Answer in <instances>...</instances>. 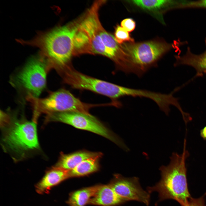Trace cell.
<instances>
[{"instance_id": "1", "label": "cell", "mask_w": 206, "mask_h": 206, "mask_svg": "<svg viewBox=\"0 0 206 206\" xmlns=\"http://www.w3.org/2000/svg\"><path fill=\"white\" fill-rule=\"evenodd\" d=\"M78 20L39 32L33 39H18L23 44L35 46L40 51L39 56L45 61L49 70L54 69L59 73L71 65L73 56L74 38Z\"/></svg>"}, {"instance_id": "2", "label": "cell", "mask_w": 206, "mask_h": 206, "mask_svg": "<svg viewBox=\"0 0 206 206\" xmlns=\"http://www.w3.org/2000/svg\"><path fill=\"white\" fill-rule=\"evenodd\" d=\"M36 122L4 112L1 114L2 146L15 161L25 158L30 152L39 149Z\"/></svg>"}, {"instance_id": "3", "label": "cell", "mask_w": 206, "mask_h": 206, "mask_svg": "<svg viewBox=\"0 0 206 206\" xmlns=\"http://www.w3.org/2000/svg\"><path fill=\"white\" fill-rule=\"evenodd\" d=\"M186 143L185 139L182 154L173 153L169 164L160 167V180L154 185L147 188L149 193L153 192L158 193L159 201L172 199L181 205L191 197L187 182L185 161L189 154L186 149Z\"/></svg>"}, {"instance_id": "4", "label": "cell", "mask_w": 206, "mask_h": 206, "mask_svg": "<svg viewBox=\"0 0 206 206\" xmlns=\"http://www.w3.org/2000/svg\"><path fill=\"white\" fill-rule=\"evenodd\" d=\"M127 57L125 73L142 76L173 45L164 41L153 40L121 44Z\"/></svg>"}, {"instance_id": "5", "label": "cell", "mask_w": 206, "mask_h": 206, "mask_svg": "<svg viewBox=\"0 0 206 206\" xmlns=\"http://www.w3.org/2000/svg\"><path fill=\"white\" fill-rule=\"evenodd\" d=\"M27 100L34 110V117L37 118L41 113L47 115L65 112H75L91 114L90 110L103 104L87 103L82 101L70 91L64 89L53 92L45 98H39L27 96Z\"/></svg>"}, {"instance_id": "6", "label": "cell", "mask_w": 206, "mask_h": 206, "mask_svg": "<svg viewBox=\"0 0 206 206\" xmlns=\"http://www.w3.org/2000/svg\"><path fill=\"white\" fill-rule=\"evenodd\" d=\"M106 1L98 0L93 3L85 14L79 18L76 32L91 54L106 57L105 48L100 35L103 27L99 16L100 9Z\"/></svg>"}, {"instance_id": "7", "label": "cell", "mask_w": 206, "mask_h": 206, "mask_svg": "<svg viewBox=\"0 0 206 206\" xmlns=\"http://www.w3.org/2000/svg\"><path fill=\"white\" fill-rule=\"evenodd\" d=\"M45 121L62 122L95 133L110 140L125 150L127 149L118 137L91 114L75 112L54 113L47 115Z\"/></svg>"}, {"instance_id": "8", "label": "cell", "mask_w": 206, "mask_h": 206, "mask_svg": "<svg viewBox=\"0 0 206 206\" xmlns=\"http://www.w3.org/2000/svg\"><path fill=\"white\" fill-rule=\"evenodd\" d=\"M49 71L45 61L39 55L27 63L14 77L12 83L15 87L25 91L27 96L38 98L45 87Z\"/></svg>"}, {"instance_id": "9", "label": "cell", "mask_w": 206, "mask_h": 206, "mask_svg": "<svg viewBox=\"0 0 206 206\" xmlns=\"http://www.w3.org/2000/svg\"><path fill=\"white\" fill-rule=\"evenodd\" d=\"M109 185L119 196L126 202L136 201L147 206L150 203L149 193L142 189L137 177L127 178L116 174Z\"/></svg>"}, {"instance_id": "10", "label": "cell", "mask_w": 206, "mask_h": 206, "mask_svg": "<svg viewBox=\"0 0 206 206\" xmlns=\"http://www.w3.org/2000/svg\"><path fill=\"white\" fill-rule=\"evenodd\" d=\"M100 35L105 48L106 57L114 62L117 70L124 72L127 64V57L121 44L104 28Z\"/></svg>"}, {"instance_id": "11", "label": "cell", "mask_w": 206, "mask_h": 206, "mask_svg": "<svg viewBox=\"0 0 206 206\" xmlns=\"http://www.w3.org/2000/svg\"><path fill=\"white\" fill-rule=\"evenodd\" d=\"M70 171L55 166L47 170L36 184V191L39 194L47 192L51 188L70 177Z\"/></svg>"}, {"instance_id": "12", "label": "cell", "mask_w": 206, "mask_h": 206, "mask_svg": "<svg viewBox=\"0 0 206 206\" xmlns=\"http://www.w3.org/2000/svg\"><path fill=\"white\" fill-rule=\"evenodd\" d=\"M205 43L206 47V38ZM175 58L176 59L175 64V66L188 65L193 67L195 70L196 74L194 78L201 77L206 74V48L202 54H196L192 53L190 48L188 47L185 54L182 56L176 55Z\"/></svg>"}, {"instance_id": "13", "label": "cell", "mask_w": 206, "mask_h": 206, "mask_svg": "<svg viewBox=\"0 0 206 206\" xmlns=\"http://www.w3.org/2000/svg\"><path fill=\"white\" fill-rule=\"evenodd\" d=\"M126 201L119 196L109 185H100L89 204L101 206H114Z\"/></svg>"}, {"instance_id": "14", "label": "cell", "mask_w": 206, "mask_h": 206, "mask_svg": "<svg viewBox=\"0 0 206 206\" xmlns=\"http://www.w3.org/2000/svg\"><path fill=\"white\" fill-rule=\"evenodd\" d=\"M141 9L159 17L163 12L176 8L179 1L169 0H137L128 1Z\"/></svg>"}, {"instance_id": "15", "label": "cell", "mask_w": 206, "mask_h": 206, "mask_svg": "<svg viewBox=\"0 0 206 206\" xmlns=\"http://www.w3.org/2000/svg\"><path fill=\"white\" fill-rule=\"evenodd\" d=\"M100 156H102V154L100 152L86 150L80 151L67 154L61 153L55 166L70 171L84 160Z\"/></svg>"}, {"instance_id": "16", "label": "cell", "mask_w": 206, "mask_h": 206, "mask_svg": "<svg viewBox=\"0 0 206 206\" xmlns=\"http://www.w3.org/2000/svg\"><path fill=\"white\" fill-rule=\"evenodd\" d=\"M100 186L98 185L85 188L72 193L67 203L69 206H85L89 204Z\"/></svg>"}, {"instance_id": "17", "label": "cell", "mask_w": 206, "mask_h": 206, "mask_svg": "<svg viewBox=\"0 0 206 206\" xmlns=\"http://www.w3.org/2000/svg\"><path fill=\"white\" fill-rule=\"evenodd\" d=\"M102 156L92 157L82 161L70 171V177L84 176L98 171L100 167L99 159Z\"/></svg>"}, {"instance_id": "18", "label": "cell", "mask_w": 206, "mask_h": 206, "mask_svg": "<svg viewBox=\"0 0 206 206\" xmlns=\"http://www.w3.org/2000/svg\"><path fill=\"white\" fill-rule=\"evenodd\" d=\"M114 35L116 40L120 44L126 41L132 43L134 42L133 39L130 36L128 32L119 25L116 27Z\"/></svg>"}, {"instance_id": "19", "label": "cell", "mask_w": 206, "mask_h": 206, "mask_svg": "<svg viewBox=\"0 0 206 206\" xmlns=\"http://www.w3.org/2000/svg\"><path fill=\"white\" fill-rule=\"evenodd\" d=\"M206 8V0L180 1L177 8Z\"/></svg>"}, {"instance_id": "20", "label": "cell", "mask_w": 206, "mask_h": 206, "mask_svg": "<svg viewBox=\"0 0 206 206\" xmlns=\"http://www.w3.org/2000/svg\"><path fill=\"white\" fill-rule=\"evenodd\" d=\"M181 205V206H206L203 196L197 199L191 197L186 203Z\"/></svg>"}, {"instance_id": "21", "label": "cell", "mask_w": 206, "mask_h": 206, "mask_svg": "<svg viewBox=\"0 0 206 206\" xmlns=\"http://www.w3.org/2000/svg\"><path fill=\"white\" fill-rule=\"evenodd\" d=\"M121 26L128 32L132 31L135 27V21L131 18L123 20L121 22Z\"/></svg>"}, {"instance_id": "22", "label": "cell", "mask_w": 206, "mask_h": 206, "mask_svg": "<svg viewBox=\"0 0 206 206\" xmlns=\"http://www.w3.org/2000/svg\"><path fill=\"white\" fill-rule=\"evenodd\" d=\"M200 135L204 140H206V126L200 130Z\"/></svg>"}]
</instances>
